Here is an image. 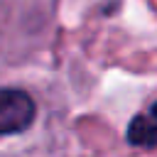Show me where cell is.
Masks as SVG:
<instances>
[{
    "label": "cell",
    "mask_w": 157,
    "mask_h": 157,
    "mask_svg": "<svg viewBox=\"0 0 157 157\" xmlns=\"http://www.w3.org/2000/svg\"><path fill=\"white\" fill-rule=\"evenodd\" d=\"M128 142L135 147H157V103L147 115H135L128 125Z\"/></svg>",
    "instance_id": "cell-2"
},
{
    "label": "cell",
    "mask_w": 157,
    "mask_h": 157,
    "mask_svg": "<svg viewBox=\"0 0 157 157\" xmlns=\"http://www.w3.org/2000/svg\"><path fill=\"white\" fill-rule=\"evenodd\" d=\"M34 101L20 88H0V135L22 132L34 120Z\"/></svg>",
    "instance_id": "cell-1"
}]
</instances>
